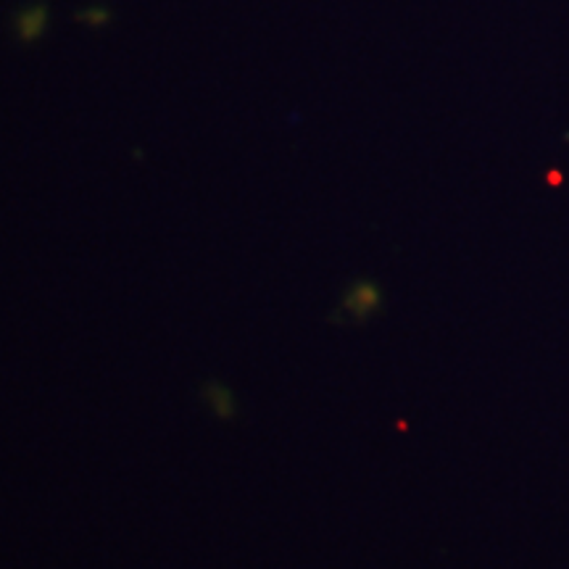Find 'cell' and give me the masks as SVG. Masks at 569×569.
<instances>
[]
</instances>
